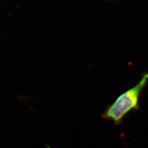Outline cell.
I'll list each match as a JSON object with an SVG mask.
<instances>
[{
    "instance_id": "1",
    "label": "cell",
    "mask_w": 148,
    "mask_h": 148,
    "mask_svg": "<svg viewBox=\"0 0 148 148\" xmlns=\"http://www.w3.org/2000/svg\"><path fill=\"white\" fill-rule=\"evenodd\" d=\"M148 84V74H144L137 85L119 95L103 112L102 117L119 125L128 113L139 108V99L142 92Z\"/></svg>"
}]
</instances>
